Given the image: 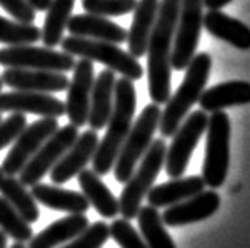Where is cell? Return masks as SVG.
<instances>
[{
  "mask_svg": "<svg viewBox=\"0 0 250 248\" xmlns=\"http://www.w3.org/2000/svg\"><path fill=\"white\" fill-rule=\"evenodd\" d=\"M166 150L167 147L164 138H156V140L151 142L147 153L144 154L139 169L134 171L132 177L125 183L126 186L118 199L120 213L125 220L131 221L134 218H137L142 199L148 194L158 173H160V171L164 166Z\"/></svg>",
  "mask_w": 250,
  "mask_h": 248,
  "instance_id": "cell-6",
  "label": "cell"
},
{
  "mask_svg": "<svg viewBox=\"0 0 250 248\" xmlns=\"http://www.w3.org/2000/svg\"><path fill=\"white\" fill-rule=\"evenodd\" d=\"M136 107L137 93L134 83L127 78H120L115 83L113 108L107 123V132L102 140H99L93 158V171L99 177L108 175V172L113 169L120 150L132 128Z\"/></svg>",
  "mask_w": 250,
  "mask_h": 248,
  "instance_id": "cell-2",
  "label": "cell"
},
{
  "mask_svg": "<svg viewBox=\"0 0 250 248\" xmlns=\"http://www.w3.org/2000/svg\"><path fill=\"white\" fill-rule=\"evenodd\" d=\"M99 145V137L96 131H84L77 137L74 145L65 151V154L58 161V164L51 169L50 177L54 185H64L70 178L77 177L86 164L93 161L94 153Z\"/></svg>",
  "mask_w": 250,
  "mask_h": 248,
  "instance_id": "cell-15",
  "label": "cell"
},
{
  "mask_svg": "<svg viewBox=\"0 0 250 248\" xmlns=\"http://www.w3.org/2000/svg\"><path fill=\"white\" fill-rule=\"evenodd\" d=\"M180 0H161L147 46L148 94L153 104H166L170 97V54L179 19Z\"/></svg>",
  "mask_w": 250,
  "mask_h": 248,
  "instance_id": "cell-1",
  "label": "cell"
},
{
  "mask_svg": "<svg viewBox=\"0 0 250 248\" xmlns=\"http://www.w3.org/2000/svg\"><path fill=\"white\" fill-rule=\"evenodd\" d=\"M158 10H160V0H137L134 8V18L131 29L127 32V53L136 59L147 54L148 38L153 30Z\"/></svg>",
  "mask_w": 250,
  "mask_h": 248,
  "instance_id": "cell-19",
  "label": "cell"
},
{
  "mask_svg": "<svg viewBox=\"0 0 250 248\" xmlns=\"http://www.w3.org/2000/svg\"><path fill=\"white\" fill-rule=\"evenodd\" d=\"M3 84L15 91L30 93H61L69 88V78L61 72L30 70V69H5L2 75Z\"/></svg>",
  "mask_w": 250,
  "mask_h": 248,
  "instance_id": "cell-17",
  "label": "cell"
},
{
  "mask_svg": "<svg viewBox=\"0 0 250 248\" xmlns=\"http://www.w3.org/2000/svg\"><path fill=\"white\" fill-rule=\"evenodd\" d=\"M74 8L75 0H51L42 27V40L46 48H56L61 45Z\"/></svg>",
  "mask_w": 250,
  "mask_h": 248,
  "instance_id": "cell-27",
  "label": "cell"
},
{
  "mask_svg": "<svg viewBox=\"0 0 250 248\" xmlns=\"http://www.w3.org/2000/svg\"><path fill=\"white\" fill-rule=\"evenodd\" d=\"M78 185L83 191L89 205H93L96 211L104 218H115L120 213V202L113 196V192L107 188V185L101 180V177L94 171L83 169L77 175Z\"/></svg>",
  "mask_w": 250,
  "mask_h": 248,
  "instance_id": "cell-26",
  "label": "cell"
},
{
  "mask_svg": "<svg viewBox=\"0 0 250 248\" xmlns=\"http://www.w3.org/2000/svg\"><path fill=\"white\" fill-rule=\"evenodd\" d=\"M247 104H250V83L241 80L215 84L209 89H204L199 97L201 110L206 113L223 112L228 107Z\"/></svg>",
  "mask_w": 250,
  "mask_h": 248,
  "instance_id": "cell-23",
  "label": "cell"
},
{
  "mask_svg": "<svg viewBox=\"0 0 250 248\" xmlns=\"http://www.w3.org/2000/svg\"><path fill=\"white\" fill-rule=\"evenodd\" d=\"M207 123H209V114L198 110L188 114L180 128L175 131L172 143L166 150V159H164L166 173L170 178L184 177L194 148L207 131Z\"/></svg>",
  "mask_w": 250,
  "mask_h": 248,
  "instance_id": "cell-9",
  "label": "cell"
},
{
  "mask_svg": "<svg viewBox=\"0 0 250 248\" xmlns=\"http://www.w3.org/2000/svg\"><path fill=\"white\" fill-rule=\"evenodd\" d=\"M32 197L35 202L58 211H67L69 215H84L89 210V202L80 192L64 190L61 186L37 183L32 186Z\"/></svg>",
  "mask_w": 250,
  "mask_h": 248,
  "instance_id": "cell-25",
  "label": "cell"
},
{
  "mask_svg": "<svg viewBox=\"0 0 250 248\" xmlns=\"http://www.w3.org/2000/svg\"><path fill=\"white\" fill-rule=\"evenodd\" d=\"M0 121H2V113H0Z\"/></svg>",
  "mask_w": 250,
  "mask_h": 248,
  "instance_id": "cell-43",
  "label": "cell"
},
{
  "mask_svg": "<svg viewBox=\"0 0 250 248\" xmlns=\"http://www.w3.org/2000/svg\"><path fill=\"white\" fill-rule=\"evenodd\" d=\"M10 248H27V247H24V244H21V242H15Z\"/></svg>",
  "mask_w": 250,
  "mask_h": 248,
  "instance_id": "cell-40",
  "label": "cell"
},
{
  "mask_svg": "<svg viewBox=\"0 0 250 248\" xmlns=\"http://www.w3.org/2000/svg\"><path fill=\"white\" fill-rule=\"evenodd\" d=\"M78 135H80L78 134V128H75L70 123L59 128L42 145L40 150L32 156V159L21 171L20 173L21 183L24 186H34L40 183V180L46 173L51 172V169L58 164V161L65 154V151L74 145Z\"/></svg>",
  "mask_w": 250,
  "mask_h": 248,
  "instance_id": "cell-12",
  "label": "cell"
},
{
  "mask_svg": "<svg viewBox=\"0 0 250 248\" xmlns=\"http://www.w3.org/2000/svg\"><path fill=\"white\" fill-rule=\"evenodd\" d=\"M110 237L117 242L121 248H148L142 235L134 229L127 220H113V223L108 226Z\"/></svg>",
  "mask_w": 250,
  "mask_h": 248,
  "instance_id": "cell-34",
  "label": "cell"
},
{
  "mask_svg": "<svg viewBox=\"0 0 250 248\" xmlns=\"http://www.w3.org/2000/svg\"><path fill=\"white\" fill-rule=\"evenodd\" d=\"M204 180L198 175H191V177L185 178H172L163 185L151 186V190L147 194V201L150 207L164 209L199 194V192L204 191Z\"/></svg>",
  "mask_w": 250,
  "mask_h": 248,
  "instance_id": "cell-20",
  "label": "cell"
},
{
  "mask_svg": "<svg viewBox=\"0 0 250 248\" xmlns=\"http://www.w3.org/2000/svg\"><path fill=\"white\" fill-rule=\"evenodd\" d=\"M137 0H82L83 10L96 16H125L134 11Z\"/></svg>",
  "mask_w": 250,
  "mask_h": 248,
  "instance_id": "cell-32",
  "label": "cell"
},
{
  "mask_svg": "<svg viewBox=\"0 0 250 248\" xmlns=\"http://www.w3.org/2000/svg\"><path fill=\"white\" fill-rule=\"evenodd\" d=\"M74 75L69 81L67 88V100L65 114L69 118L70 124L75 128H83L88 124V114H89V102L91 93H93L94 84V64L88 59L77 60L74 65Z\"/></svg>",
  "mask_w": 250,
  "mask_h": 248,
  "instance_id": "cell-13",
  "label": "cell"
},
{
  "mask_svg": "<svg viewBox=\"0 0 250 248\" xmlns=\"http://www.w3.org/2000/svg\"><path fill=\"white\" fill-rule=\"evenodd\" d=\"M26 126L27 119L24 113H11L7 119L0 121V151L13 143Z\"/></svg>",
  "mask_w": 250,
  "mask_h": 248,
  "instance_id": "cell-35",
  "label": "cell"
},
{
  "mask_svg": "<svg viewBox=\"0 0 250 248\" xmlns=\"http://www.w3.org/2000/svg\"><path fill=\"white\" fill-rule=\"evenodd\" d=\"M0 196L5 197L10 202L18 213L22 216L26 223H35L39 220L40 211L37 207V202L32 197V194L26 190L20 178L16 177H5L0 183Z\"/></svg>",
  "mask_w": 250,
  "mask_h": 248,
  "instance_id": "cell-28",
  "label": "cell"
},
{
  "mask_svg": "<svg viewBox=\"0 0 250 248\" xmlns=\"http://www.w3.org/2000/svg\"><path fill=\"white\" fill-rule=\"evenodd\" d=\"M3 178H5V173L2 172V169H0V183L3 181Z\"/></svg>",
  "mask_w": 250,
  "mask_h": 248,
  "instance_id": "cell-41",
  "label": "cell"
},
{
  "mask_svg": "<svg viewBox=\"0 0 250 248\" xmlns=\"http://www.w3.org/2000/svg\"><path fill=\"white\" fill-rule=\"evenodd\" d=\"M115 83H117L115 74L108 69L102 70L96 76L93 84V93H91L88 114V126L91 128V131L97 132L107 126L113 108Z\"/></svg>",
  "mask_w": 250,
  "mask_h": 248,
  "instance_id": "cell-22",
  "label": "cell"
},
{
  "mask_svg": "<svg viewBox=\"0 0 250 248\" xmlns=\"http://www.w3.org/2000/svg\"><path fill=\"white\" fill-rule=\"evenodd\" d=\"M110 237L108 225L105 221H96L89 225L84 231L72 239L69 244H65L61 248H101Z\"/></svg>",
  "mask_w": 250,
  "mask_h": 248,
  "instance_id": "cell-33",
  "label": "cell"
},
{
  "mask_svg": "<svg viewBox=\"0 0 250 248\" xmlns=\"http://www.w3.org/2000/svg\"><path fill=\"white\" fill-rule=\"evenodd\" d=\"M0 231L7 237H11L15 242H21V244L34 237L29 223L24 221L22 216L2 196H0Z\"/></svg>",
  "mask_w": 250,
  "mask_h": 248,
  "instance_id": "cell-31",
  "label": "cell"
},
{
  "mask_svg": "<svg viewBox=\"0 0 250 248\" xmlns=\"http://www.w3.org/2000/svg\"><path fill=\"white\" fill-rule=\"evenodd\" d=\"M218 207H220V196L213 190H209L199 192L184 202L170 205L167 210H164L161 220L164 225L170 228L185 226L210 218Z\"/></svg>",
  "mask_w": 250,
  "mask_h": 248,
  "instance_id": "cell-16",
  "label": "cell"
},
{
  "mask_svg": "<svg viewBox=\"0 0 250 248\" xmlns=\"http://www.w3.org/2000/svg\"><path fill=\"white\" fill-rule=\"evenodd\" d=\"M229 2H233V0H203V5L209 10H222Z\"/></svg>",
  "mask_w": 250,
  "mask_h": 248,
  "instance_id": "cell-37",
  "label": "cell"
},
{
  "mask_svg": "<svg viewBox=\"0 0 250 248\" xmlns=\"http://www.w3.org/2000/svg\"><path fill=\"white\" fill-rule=\"evenodd\" d=\"M229 137L231 123L225 112H213L207 123L206 158L203 164V180L210 190L223 186L229 169Z\"/></svg>",
  "mask_w": 250,
  "mask_h": 248,
  "instance_id": "cell-7",
  "label": "cell"
},
{
  "mask_svg": "<svg viewBox=\"0 0 250 248\" xmlns=\"http://www.w3.org/2000/svg\"><path fill=\"white\" fill-rule=\"evenodd\" d=\"M0 248H7V235L0 231Z\"/></svg>",
  "mask_w": 250,
  "mask_h": 248,
  "instance_id": "cell-39",
  "label": "cell"
},
{
  "mask_svg": "<svg viewBox=\"0 0 250 248\" xmlns=\"http://www.w3.org/2000/svg\"><path fill=\"white\" fill-rule=\"evenodd\" d=\"M203 0H180L170 65L174 70H185L196 54L203 30Z\"/></svg>",
  "mask_w": 250,
  "mask_h": 248,
  "instance_id": "cell-8",
  "label": "cell"
},
{
  "mask_svg": "<svg viewBox=\"0 0 250 248\" xmlns=\"http://www.w3.org/2000/svg\"><path fill=\"white\" fill-rule=\"evenodd\" d=\"M42 40V29L35 24H22L0 16V43L7 46L34 45Z\"/></svg>",
  "mask_w": 250,
  "mask_h": 248,
  "instance_id": "cell-30",
  "label": "cell"
},
{
  "mask_svg": "<svg viewBox=\"0 0 250 248\" xmlns=\"http://www.w3.org/2000/svg\"><path fill=\"white\" fill-rule=\"evenodd\" d=\"M2 88H3V81H2V76H0V93H2Z\"/></svg>",
  "mask_w": 250,
  "mask_h": 248,
  "instance_id": "cell-42",
  "label": "cell"
},
{
  "mask_svg": "<svg viewBox=\"0 0 250 248\" xmlns=\"http://www.w3.org/2000/svg\"><path fill=\"white\" fill-rule=\"evenodd\" d=\"M27 3L32 7L35 11H46L50 7L51 0H27Z\"/></svg>",
  "mask_w": 250,
  "mask_h": 248,
  "instance_id": "cell-38",
  "label": "cell"
},
{
  "mask_svg": "<svg viewBox=\"0 0 250 248\" xmlns=\"http://www.w3.org/2000/svg\"><path fill=\"white\" fill-rule=\"evenodd\" d=\"M0 113H32L42 118L58 119L65 114V105L51 94L11 91L0 93Z\"/></svg>",
  "mask_w": 250,
  "mask_h": 248,
  "instance_id": "cell-14",
  "label": "cell"
},
{
  "mask_svg": "<svg viewBox=\"0 0 250 248\" xmlns=\"http://www.w3.org/2000/svg\"><path fill=\"white\" fill-rule=\"evenodd\" d=\"M61 48L64 53L72 56L104 64L113 74H120L121 78H127L131 81H137L144 76V67L139 60L127 51L121 50L117 43L70 35L62 38Z\"/></svg>",
  "mask_w": 250,
  "mask_h": 248,
  "instance_id": "cell-4",
  "label": "cell"
},
{
  "mask_svg": "<svg viewBox=\"0 0 250 248\" xmlns=\"http://www.w3.org/2000/svg\"><path fill=\"white\" fill-rule=\"evenodd\" d=\"M70 35L83 38H93L101 41H110V43L121 45L127 40V32L120 24L110 21L108 18L96 16L89 13L74 15L67 24Z\"/></svg>",
  "mask_w": 250,
  "mask_h": 248,
  "instance_id": "cell-18",
  "label": "cell"
},
{
  "mask_svg": "<svg viewBox=\"0 0 250 248\" xmlns=\"http://www.w3.org/2000/svg\"><path fill=\"white\" fill-rule=\"evenodd\" d=\"M0 7L22 24H34L37 18V11L30 7L27 0H0Z\"/></svg>",
  "mask_w": 250,
  "mask_h": 248,
  "instance_id": "cell-36",
  "label": "cell"
},
{
  "mask_svg": "<svg viewBox=\"0 0 250 248\" xmlns=\"http://www.w3.org/2000/svg\"><path fill=\"white\" fill-rule=\"evenodd\" d=\"M89 226L86 215H69L65 218L51 223L29 240L27 248H58L80 235Z\"/></svg>",
  "mask_w": 250,
  "mask_h": 248,
  "instance_id": "cell-24",
  "label": "cell"
},
{
  "mask_svg": "<svg viewBox=\"0 0 250 248\" xmlns=\"http://www.w3.org/2000/svg\"><path fill=\"white\" fill-rule=\"evenodd\" d=\"M59 129L56 118H42L35 123L26 126L21 134L15 138L13 147L2 162V172L5 177H16L26 167L32 156L40 150L48 138Z\"/></svg>",
  "mask_w": 250,
  "mask_h": 248,
  "instance_id": "cell-11",
  "label": "cell"
},
{
  "mask_svg": "<svg viewBox=\"0 0 250 248\" xmlns=\"http://www.w3.org/2000/svg\"><path fill=\"white\" fill-rule=\"evenodd\" d=\"M137 221L142 237L148 248H177L174 240L167 234L160 211L155 207H140L137 213Z\"/></svg>",
  "mask_w": 250,
  "mask_h": 248,
  "instance_id": "cell-29",
  "label": "cell"
},
{
  "mask_svg": "<svg viewBox=\"0 0 250 248\" xmlns=\"http://www.w3.org/2000/svg\"><path fill=\"white\" fill-rule=\"evenodd\" d=\"M160 105L150 104L144 108L142 113L136 119V123L132 124L113 166V173L118 183L125 185L132 177L136 166L144 158V154L147 153L151 142H153V135L158 126H160Z\"/></svg>",
  "mask_w": 250,
  "mask_h": 248,
  "instance_id": "cell-5",
  "label": "cell"
},
{
  "mask_svg": "<svg viewBox=\"0 0 250 248\" xmlns=\"http://www.w3.org/2000/svg\"><path fill=\"white\" fill-rule=\"evenodd\" d=\"M77 60L72 54L35 45L5 46L0 50V65L7 69H30L50 72H70Z\"/></svg>",
  "mask_w": 250,
  "mask_h": 248,
  "instance_id": "cell-10",
  "label": "cell"
},
{
  "mask_svg": "<svg viewBox=\"0 0 250 248\" xmlns=\"http://www.w3.org/2000/svg\"><path fill=\"white\" fill-rule=\"evenodd\" d=\"M212 69V59L207 53L194 54L191 62L185 69V78L177 88L175 93L166 102V108L161 112L160 119V132L161 135L172 137L175 131L180 128L184 119L190 113V108L199 102L201 94L204 93Z\"/></svg>",
  "mask_w": 250,
  "mask_h": 248,
  "instance_id": "cell-3",
  "label": "cell"
},
{
  "mask_svg": "<svg viewBox=\"0 0 250 248\" xmlns=\"http://www.w3.org/2000/svg\"><path fill=\"white\" fill-rule=\"evenodd\" d=\"M203 27L218 40L227 41L236 50H250V27L220 10H209L203 18Z\"/></svg>",
  "mask_w": 250,
  "mask_h": 248,
  "instance_id": "cell-21",
  "label": "cell"
}]
</instances>
